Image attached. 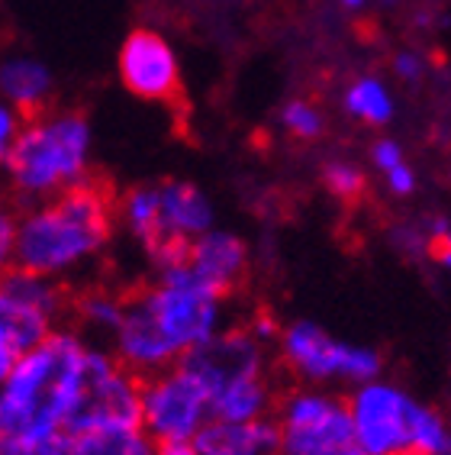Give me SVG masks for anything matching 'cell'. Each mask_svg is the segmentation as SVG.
I'll use <instances>...</instances> for the list:
<instances>
[{
    "label": "cell",
    "mask_w": 451,
    "mask_h": 455,
    "mask_svg": "<svg viewBox=\"0 0 451 455\" xmlns=\"http://www.w3.org/2000/svg\"><path fill=\"white\" fill-rule=\"evenodd\" d=\"M91 339L59 326L0 385V455H55L68 436Z\"/></svg>",
    "instance_id": "1"
},
{
    "label": "cell",
    "mask_w": 451,
    "mask_h": 455,
    "mask_svg": "<svg viewBox=\"0 0 451 455\" xmlns=\"http://www.w3.org/2000/svg\"><path fill=\"white\" fill-rule=\"evenodd\" d=\"M116 201L107 184L91 178L52 201L20 207L17 268L61 284L84 272L113 243L120 223Z\"/></svg>",
    "instance_id": "2"
},
{
    "label": "cell",
    "mask_w": 451,
    "mask_h": 455,
    "mask_svg": "<svg viewBox=\"0 0 451 455\" xmlns=\"http://www.w3.org/2000/svg\"><path fill=\"white\" fill-rule=\"evenodd\" d=\"M91 149L94 130L81 110L49 107L45 114L29 116L0 168L10 201L33 207L91 181Z\"/></svg>",
    "instance_id": "3"
},
{
    "label": "cell",
    "mask_w": 451,
    "mask_h": 455,
    "mask_svg": "<svg viewBox=\"0 0 451 455\" xmlns=\"http://www.w3.org/2000/svg\"><path fill=\"white\" fill-rule=\"evenodd\" d=\"M120 227L152 259L158 272L184 262L191 243L217 227L213 201L197 184L181 178L132 184L116 201Z\"/></svg>",
    "instance_id": "4"
},
{
    "label": "cell",
    "mask_w": 451,
    "mask_h": 455,
    "mask_svg": "<svg viewBox=\"0 0 451 455\" xmlns=\"http://www.w3.org/2000/svg\"><path fill=\"white\" fill-rule=\"evenodd\" d=\"M365 455H451V429L403 387L374 378L348 395Z\"/></svg>",
    "instance_id": "5"
},
{
    "label": "cell",
    "mask_w": 451,
    "mask_h": 455,
    "mask_svg": "<svg viewBox=\"0 0 451 455\" xmlns=\"http://www.w3.org/2000/svg\"><path fill=\"white\" fill-rule=\"evenodd\" d=\"M136 291L146 300L162 336L171 342L181 359L191 349L213 339L223 326H229L226 323V300L229 298L213 288L203 275L194 272L187 259L171 268H162L155 281H148Z\"/></svg>",
    "instance_id": "6"
},
{
    "label": "cell",
    "mask_w": 451,
    "mask_h": 455,
    "mask_svg": "<svg viewBox=\"0 0 451 455\" xmlns=\"http://www.w3.org/2000/svg\"><path fill=\"white\" fill-rule=\"evenodd\" d=\"M274 423L281 433L278 455H365L348 397L322 387L300 385L281 391Z\"/></svg>",
    "instance_id": "7"
},
{
    "label": "cell",
    "mask_w": 451,
    "mask_h": 455,
    "mask_svg": "<svg viewBox=\"0 0 451 455\" xmlns=\"http://www.w3.org/2000/svg\"><path fill=\"white\" fill-rule=\"evenodd\" d=\"M278 359L281 365L304 385H368L381 378V352L371 346L336 339L329 330H322L313 320H294L278 333Z\"/></svg>",
    "instance_id": "8"
},
{
    "label": "cell",
    "mask_w": 451,
    "mask_h": 455,
    "mask_svg": "<svg viewBox=\"0 0 451 455\" xmlns=\"http://www.w3.org/2000/svg\"><path fill=\"white\" fill-rule=\"evenodd\" d=\"M126 427H142V378L120 365L107 346L91 342L68 436Z\"/></svg>",
    "instance_id": "9"
},
{
    "label": "cell",
    "mask_w": 451,
    "mask_h": 455,
    "mask_svg": "<svg viewBox=\"0 0 451 455\" xmlns=\"http://www.w3.org/2000/svg\"><path fill=\"white\" fill-rule=\"evenodd\" d=\"M210 417V391L181 362L158 375L142 378V429L155 443L194 439Z\"/></svg>",
    "instance_id": "10"
},
{
    "label": "cell",
    "mask_w": 451,
    "mask_h": 455,
    "mask_svg": "<svg viewBox=\"0 0 451 455\" xmlns=\"http://www.w3.org/2000/svg\"><path fill=\"white\" fill-rule=\"evenodd\" d=\"M181 365L203 381V387L210 391V403L226 387L271 375L268 342L261 339L249 323L223 326L213 339H207L203 346L187 352Z\"/></svg>",
    "instance_id": "11"
},
{
    "label": "cell",
    "mask_w": 451,
    "mask_h": 455,
    "mask_svg": "<svg viewBox=\"0 0 451 455\" xmlns=\"http://www.w3.org/2000/svg\"><path fill=\"white\" fill-rule=\"evenodd\" d=\"M123 88L148 104H174L181 97V61L158 29H132L116 55Z\"/></svg>",
    "instance_id": "12"
},
{
    "label": "cell",
    "mask_w": 451,
    "mask_h": 455,
    "mask_svg": "<svg viewBox=\"0 0 451 455\" xmlns=\"http://www.w3.org/2000/svg\"><path fill=\"white\" fill-rule=\"evenodd\" d=\"M107 349L116 355L120 365H126L139 378L158 375V371H165V368L181 362V355L174 352V346L155 326L146 300L139 298V291L136 288H132L130 294H126V300H123L120 326L113 330Z\"/></svg>",
    "instance_id": "13"
},
{
    "label": "cell",
    "mask_w": 451,
    "mask_h": 455,
    "mask_svg": "<svg viewBox=\"0 0 451 455\" xmlns=\"http://www.w3.org/2000/svg\"><path fill=\"white\" fill-rule=\"evenodd\" d=\"M187 262L197 275L213 284L217 291H223L226 298L233 294L245 278H249V265H252V252L239 233L233 229H207L203 236H197L191 243Z\"/></svg>",
    "instance_id": "14"
},
{
    "label": "cell",
    "mask_w": 451,
    "mask_h": 455,
    "mask_svg": "<svg viewBox=\"0 0 451 455\" xmlns=\"http://www.w3.org/2000/svg\"><path fill=\"white\" fill-rule=\"evenodd\" d=\"M197 455H278L281 433L274 417L261 420H219L210 417L197 436Z\"/></svg>",
    "instance_id": "15"
},
{
    "label": "cell",
    "mask_w": 451,
    "mask_h": 455,
    "mask_svg": "<svg viewBox=\"0 0 451 455\" xmlns=\"http://www.w3.org/2000/svg\"><path fill=\"white\" fill-rule=\"evenodd\" d=\"M55 78L43 59L27 52H13L0 59V100L17 107L20 114L39 116L52 107Z\"/></svg>",
    "instance_id": "16"
},
{
    "label": "cell",
    "mask_w": 451,
    "mask_h": 455,
    "mask_svg": "<svg viewBox=\"0 0 451 455\" xmlns=\"http://www.w3.org/2000/svg\"><path fill=\"white\" fill-rule=\"evenodd\" d=\"M59 326L61 323L55 316H49L36 304L23 300L17 291H10L0 281V349H7L23 359L36 346H43Z\"/></svg>",
    "instance_id": "17"
},
{
    "label": "cell",
    "mask_w": 451,
    "mask_h": 455,
    "mask_svg": "<svg viewBox=\"0 0 451 455\" xmlns=\"http://www.w3.org/2000/svg\"><path fill=\"white\" fill-rule=\"evenodd\" d=\"M55 455H155V439L142 427L94 429V433L65 436Z\"/></svg>",
    "instance_id": "18"
},
{
    "label": "cell",
    "mask_w": 451,
    "mask_h": 455,
    "mask_svg": "<svg viewBox=\"0 0 451 455\" xmlns=\"http://www.w3.org/2000/svg\"><path fill=\"white\" fill-rule=\"evenodd\" d=\"M342 104H345L348 116H355V120L368 123V126H387L393 120V110H397L391 88L381 78H374V75L352 81L345 88Z\"/></svg>",
    "instance_id": "19"
},
{
    "label": "cell",
    "mask_w": 451,
    "mask_h": 455,
    "mask_svg": "<svg viewBox=\"0 0 451 455\" xmlns=\"http://www.w3.org/2000/svg\"><path fill=\"white\" fill-rule=\"evenodd\" d=\"M281 126H284L294 140L313 142L326 132V116H322V110L316 104H310L304 97H294V100H287V104L281 107Z\"/></svg>",
    "instance_id": "20"
},
{
    "label": "cell",
    "mask_w": 451,
    "mask_h": 455,
    "mask_svg": "<svg viewBox=\"0 0 451 455\" xmlns=\"http://www.w3.org/2000/svg\"><path fill=\"white\" fill-rule=\"evenodd\" d=\"M322 184L326 191L338 201H358L365 194V172L355 165V162H345V158H332L322 165Z\"/></svg>",
    "instance_id": "21"
},
{
    "label": "cell",
    "mask_w": 451,
    "mask_h": 455,
    "mask_svg": "<svg viewBox=\"0 0 451 455\" xmlns=\"http://www.w3.org/2000/svg\"><path fill=\"white\" fill-rule=\"evenodd\" d=\"M17 223H20L17 207L0 201V278L17 265Z\"/></svg>",
    "instance_id": "22"
},
{
    "label": "cell",
    "mask_w": 451,
    "mask_h": 455,
    "mask_svg": "<svg viewBox=\"0 0 451 455\" xmlns=\"http://www.w3.org/2000/svg\"><path fill=\"white\" fill-rule=\"evenodd\" d=\"M27 126V116L20 114L17 107H10L7 100H0V168L7 162L13 142L20 140V132Z\"/></svg>",
    "instance_id": "23"
},
{
    "label": "cell",
    "mask_w": 451,
    "mask_h": 455,
    "mask_svg": "<svg viewBox=\"0 0 451 455\" xmlns=\"http://www.w3.org/2000/svg\"><path fill=\"white\" fill-rule=\"evenodd\" d=\"M371 162H374V168H377L381 175H387L391 168L403 165L407 158H403V149H400L397 140H377L371 146Z\"/></svg>",
    "instance_id": "24"
},
{
    "label": "cell",
    "mask_w": 451,
    "mask_h": 455,
    "mask_svg": "<svg viewBox=\"0 0 451 455\" xmlns=\"http://www.w3.org/2000/svg\"><path fill=\"white\" fill-rule=\"evenodd\" d=\"M384 181H387V188H391V194H397V197H409V194L416 191V172L403 162V165L391 168L387 175H384Z\"/></svg>",
    "instance_id": "25"
},
{
    "label": "cell",
    "mask_w": 451,
    "mask_h": 455,
    "mask_svg": "<svg viewBox=\"0 0 451 455\" xmlns=\"http://www.w3.org/2000/svg\"><path fill=\"white\" fill-rule=\"evenodd\" d=\"M393 71H397V78H403V81H416L419 75H423V55L397 52V59H393Z\"/></svg>",
    "instance_id": "26"
},
{
    "label": "cell",
    "mask_w": 451,
    "mask_h": 455,
    "mask_svg": "<svg viewBox=\"0 0 451 455\" xmlns=\"http://www.w3.org/2000/svg\"><path fill=\"white\" fill-rule=\"evenodd\" d=\"M155 455H197L194 439H168V443H155Z\"/></svg>",
    "instance_id": "27"
},
{
    "label": "cell",
    "mask_w": 451,
    "mask_h": 455,
    "mask_svg": "<svg viewBox=\"0 0 451 455\" xmlns=\"http://www.w3.org/2000/svg\"><path fill=\"white\" fill-rule=\"evenodd\" d=\"M20 362V355H13V352L7 349H0V385L10 378V371H13V365Z\"/></svg>",
    "instance_id": "28"
},
{
    "label": "cell",
    "mask_w": 451,
    "mask_h": 455,
    "mask_svg": "<svg viewBox=\"0 0 451 455\" xmlns=\"http://www.w3.org/2000/svg\"><path fill=\"white\" fill-rule=\"evenodd\" d=\"M432 259L442 268H451V245H432Z\"/></svg>",
    "instance_id": "29"
},
{
    "label": "cell",
    "mask_w": 451,
    "mask_h": 455,
    "mask_svg": "<svg viewBox=\"0 0 451 455\" xmlns=\"http://www.w3.org/2000/svg\"><path fill=\"white\" fill-rule=\"evenodd\" d=\"M338 4H342L345 10H361L368 4V0H338Z\"/></svg>",
    "instance_id": "30"
}]
</instances>
